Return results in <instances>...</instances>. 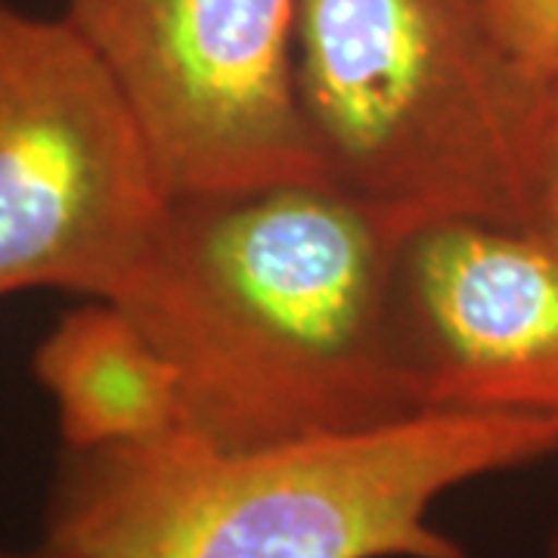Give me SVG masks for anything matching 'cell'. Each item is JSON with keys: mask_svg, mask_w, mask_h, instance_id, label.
Wrapping results in <instances>:
<instances>
[{"mask_svg": "<svg viewBox=\"0 0 558 558\" xmlns=\"http://www.w3.org/2000/svg\"><path fill=\"white\" fill-rule=\"evenodd\" d=\"M407 233L332 183L171 199L116 295L174 366L183 428L218 447L425 413L398 314Z\"/></svg>", "mask_w": 558, "mask_h": 558, "instance_id": "cell-1", "label": "cell"}, {"mask_svg": "<svg viewBox=\"0 0 558 558\" xmlns=\"http://www.w3.org/2000/svg\"><path fill=\"white\" fill-rule=\"evenodd\" d=\"M487 13L521 72L549 84L558 69V0H487Z\"/></svg>", "mask_w": 558, "mask_h": 558, "instance_id": "cell-8", "label": "cell"}, {"mask_svg": "<svg viewBox=\"0 0 558 558\" xmlns=\"http://www.w3.org/2000/svg\"><path fill=\"white\" fill-rule=\"evenodd\" d=\"M299 97L326 180L400 233L537 227L546 84L487 0H299Z\"/></svg>", "mask_w": 558, "mask_h": 558, "instance_id": "cell-3", "label": "cell"}, {"mask_svg": "<svg viewBox=\"0 0 558 558\" xmlns=\"http://www.w3.org/2000/svg\"><path fill=\"white\" fill-rule=\"evenodd\" d=\"M171 196L116 78L65 16L0 0V301H112Z\"/></svg>", "mask_w": 558, "mask_h": 558, "instance_id": "cell-4", "label": "cell"}, {"mask_svg": "<svg viewBox=\"0 0 558 558\" xmlns=\"http://www.w3.org/2000/svg\"><path fill=\"white\" fill-rule=\"evenodd\" d=\"M171 199L329 183L299 97V0H65Z\"/></svg>", "mask_w": 558, "mask_h": 558, "instance_id": "cell-5", "label": "cell"}, {"mask_svg": "<svg viewBox=\"0 0 558 558\" xmlns=\"http://www.w3.org/2000/svg\"><path fill=\"white\" fill-rule=\"evenodd\" d=\"M537 227L558 240V69L546 84L543 149H539Z\"/></svg>", "mask_w": 558, "mask_h": 558, "instance_id": "cell-9", "label": "cell"}, {"mask_svg": "<svg viewBox=\"0 0 558 558\" xmlns=\"http://www.w3.org/2000/svg\"><path fill=\"white\" fill-rule=\"evenodd\" d=\"M398 314L425 413L558 418V240L438 220L403 240Z\"/></svg>", "mask_w": 558, "mask_h": 558, "instance_id": "cell-6", "label": "cell"}, {"mask_svg": "<svg viewBox=\"0 0 558 558\" xmlns=\"http://www.w3.org/2000/svg\"><path fill=\"white\" fill-rule=\"evenodd\" d=\"M549 558H558V527L553 531V537H549Z\"/></svg>", "mask_w": 558, "mask_h": 558, "instance_id": "cell-11", "label": "cell"}, {"mask_svg": "<svg viewBox=\"0 0 558 558\" xmlns=\"http://www.w3.org/2000/svg\"><path fill=\"white\" fill-rule=\"evenodd\" d=\"M0 558H62L57 556L53 549H47V546H40L35 553H13V549H0Z\"/></svg>", "mask_w": 558, "mask_h": 558, "instance_id": "cell-10", "label": "cell"}, {"mask_svg": "<svg viewBox=\"0 0 558 558\" xmlns=\"http://www.w3.org/2000/svg\"><path fill=\"white\" fill-rule=\"evenodd\" d=\"M558 457V418L416 413L218 447L186 428L62 450L44 543L62 558H472L432 521L450 490Z\"/></svg>", "mask_w": 558, "mask_h": 558, "instance_id": "cell-2", "label": "cell"}, {"mask_svg": "<svg viewBox=\"0 0 558 558\" xmlns=\"http://www.w3.org/2000/svg\"><path fill=\"white\" fill-rule=\"evenodd\" d=\"M32 373L53 403L62 450L131 447L183 428L174 366L116 301L65 311L35 348Z\"/></svg>", "mask_w": 558, "mask_h": 558, "instance_id": "cell-7", "label": "cell"}]
</instances>
